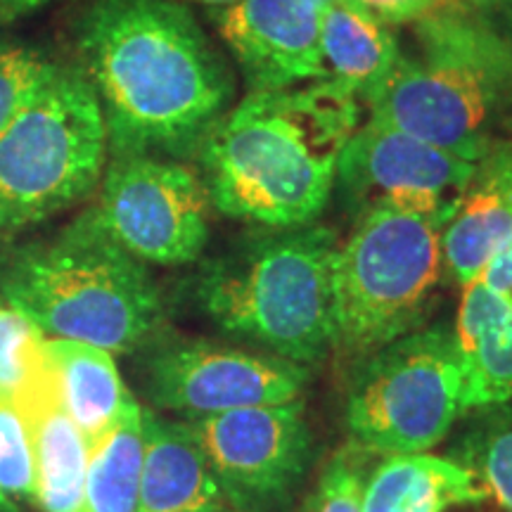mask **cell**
Listing matches in <instances>:
<instances>
[{
  "instance_id": "1",
  "label": "cell",
  "mask_w": 512,
  "mask_h": 512,
  "mask_svg": "<svg viewBox=\"0 0 512 512\" xmlns=\"http://www.w3.org/2000/svg\"><path fill=\"white\" fill-rule=\"evenodd\" d=\"M79 53L110 155L185 162L233 107L226 60L176 0H95L79 24Z\"/></svg>"
},
{
  "instance_id": "2",
  "label": "cell",
  "mask_w": 512,
  "mask_h": 512,
  "mask_svg": "<svg viewBox=\"0 0 512 512\" xmlns=\"http://www.w3.org/2000/svg\"><path fill=\"white\" fill-rule=\"evenodd\" d=\"M361 110L363 100L330 79L247 93L197 150L214 209L256 228L316 223Z\"/></svg>"
},
{
  "instance_id": "3",
  "label": "cell",
  "mask_w": 512,
  "mask_h": 512,
  "mask_svg": "<svg viewBox=\"0 0 512 512\" xmlns=\"http://www.w3.org/2000/svg\"><path fill=\"white\" fill-rule=\"evenodd\" d=\"M366 105L368 117L479 162L512 140V69L477 10L444 5L413 22V48Z\"/></svg>"
},
{
  "instance_id": "4",
  "label": "cell",
  "mask_w": 512,
  "mask_h": 512,
  "mask_svg": "<svg viewBox=\"0 0 512 512\" xmlns=\"http://www.w3.org/2000/svg\"><path fill=\"white\" fill-rule=\"evenodd\" d=\"M5 304L46 337L131 354L155 337L162 294L143 261L102 228L95 209L55 238L19 247L0 271Z\"/></svg>"
},
{
  "instance_id": "5",
  "label": "cell",
  "mask_w": 512,
  "mask_h": 512,
  "mask_svg": "<svg viewBox=\"0 0 512 512\" xmlns=\"http://www.w3.org/2000/svg\"><path fill=\"white\" fill-rule=\"evenodd\" d=\"M337 230L320 223L256 228L209 259L197 306L226 335L309 368L332 354Z\"/></svg>"
},
{
  "instance_id": "6",
  "label": "cell",
  "mask_w": 512,
  "mask_h": 512,
  "mask_svg": "<svg viewBox=\"0 0 512 512\" xmlns=\"http://www.w3.org/2000/svg\"><path fill=\"white\" fill-rule=\"evenodd\" d=\"M448 221L394 207L356 216L332 268V354L342 366L425 325L446 275Z\"/></svg>"
},
{
  "instance_id": "7",
  "label": "cell",
  "mask_w": 512,
  "mask_h": 512,
  "mask_svg": "<svg viewBox=\"0 0 512 512\" xmlns=\"http://www.w3.org/2000/svg\"><path fill=\"white\" fill-rule=\"evenodd\" d=\"M110 159L105 117L74 64L48 62L0 133V228H27L86 200Z\"/></svg>"
},
{
  "instance_id": "8",
  "label": "cell",
  "mask_w": 512,
  "mask_h": 512,
  "mask_svg": "<svg viewBox=\"0 0 512 512\" xmlns=\"http://www.w3.org/2000/svg\"><path fill=\"white\" fill-rule=\"evenodd\" d=\"M465 408V368L451 325H422L349 370L344 418L370 456H418L448 439Z\"/></svg>"
},
{
  "instance_id": "9",
  "label": "cell",
  "mask_w": 512,
  "mask_h": 512,
  "mask_svg": "<svg viewBox=\"0 0 512 512\" xmlns=\"http://www.w3.org/2000/svg\"><path fill=\"white\" fill-rule=\"evenodd\" d=\"M209 190L181 159L110 155L95 214L102 228L143 264L183 266L209 242Z\"/></svg>"
},
{
  "instance_id": "10",
  "label": "cell",
  "mask_w": 512,
  "mask_h": 512,
  "mask_svg": "<svg viewBox=\"0 0 512 512\" xmlns=\"http://www.w3.org/2000/svg\"><path fill=\"white\" fill-rule=\"evenodd\" d=\"M188 422L235 512L285 508L316 458V437L302 399Z\"/></svg>"
},
{
  "instance_id": "11",
  "label": "cell",
  "mask_w": 512,
  "mask_h": 512,
  "mask_svg": "<svg viewBox=\"0 0 512 512\" xmlns=\"http://www.w3.org/2000/svg\"><path fill=\"white\" fill-rule=\"evenodd\" d=\"M311 370L261 349L207 339H174L145 358L152 403L188 420L302 399Z\"/></svg>"
},
{
  "instance_id": "12",
  "label": "cell",
  "mask_w": 512,
  "mask_h": 512,
  "mask_svg": "<svg viewBox=\"0 0 512 512\" xmlns=\"http://www.w3.org/2000/svg\"><path fill=\"white\" fill-rule=\"evenodd\" d=\"M477 164L368 117L344 147L335 190L354 219L375 207L451 219Z\"/></svg>"
},
{
  "instance_id": "13",
  "label": "cell",
  "mask_w": 512,
  "mask_h": 512,
  "mask_svg": "<svg viewBox=\"0 0 512 512\" xmlns=\"http://www.w3.org/2000/svg\"><path fill=\"white\" fill-rule=\"evenodd\" d=\"M209 17L238 64L247 93L325 79L320 8L313 0H238L211 8Z\"/></svg>"
},
{
  "instance_id": "14",
  "label": "cell",
  "mask_w": 512,
  "mask_h": 512,
  "mask_svg": "<svg viewBox=\"0 0 512 512\" xmlns=\"http://www.w3.org/2000/svg\"><path fill=\"white\" fill-rule=\"evenodd\" d=\"M27 418L36 465V505L43 512H86V439L64 406L53 361L17 396Z\"/></svg>"
},
{
  "instance_id": "15",
  "label": "cell",
  "mask_w": 512,
  "mask_h": 512,
  "mask_svg": "<svg viewBox=\"0 0 512 512\" xmlns=\"http://www.w3.org/2000/svg\"><path fill=\"white\" fill-rule=\"evenodd\" d=\"M512 240V140L479 159L451 221L446 223V278L467 285Z\"/></svg>"
},
{
  "instance_id": "16",
  "label": "cell",
  "mask_w": 512,
  "mask_h": 512,
  "mask_svg": "<svg viewBox=\"0 0 512 512\" xmlns=\"http://www.w3.org/2000/svg\"><path fill=\"white\" fill-rule=\"evenodd\" d=\"M143 427L140 512L233 510L188 420H164L143 408Z\"/></svg>"
},
{
  "instance_id": "17",
  "label": "cell",
  "mask_w": 512,
  "mask_h": 512,
  "mask_svg": "<svg viewBox=\"0 0 512 512\" xmlns=\"http://www.w3.org/2000/svg\"><path fill=\"white\" fill-rule=\"evenodd\" d=\"M453 335L465 368V408L512 401V297L475 278L463 285Z\"/></svg>"
},
{
  "instance_id": "18",
  "label": "cell",
  "mask_w": 512,
  "mask_h": 512,
  "mask_svg": "<svg viewBox=\"0 0 512 512\" xmlns=\"http://www.w3.org/2000/svg\"><path fill=\"white\" fill-rule=\"evenodd\" d=\"M320 53L325 79L344 83L366 105L392 74L401 46L394 27L354 0H332L320 10Z\"/></svg>"
},
{
  "instance_id": "19",
  "label": "cell",
  "mask_w": 512,
  "mask_h": 512,
  "mask_svg": "<svg viewBox=\"0 0 512 512\" xmlns=\"http://www.w3.org/2000/svg\"><path fill=\"white\" fill-rule=\"evenodd\" d=\"M486 501L475 477L446 456L382 458L370 467L363 512H446L456 505Z\"/></svg>"
},
{
  "instance_id": "20",
  "label": "cell",
  "mask_w": 512,
  "mask_h": 512,
  "mask_svg": "<svg viewBox=\"0 0 512 512\" xmlns=\"http://www.w3.org/2000/svg\"><path fill=\"white\" fill-rule=\"evenodd\" d=\"M46 354L60 380L64 406L91 453L133 401L114 363V354L93 344L55 337L46 339Z\"/></svg>"
},
{
  "instance_id": "21",
  "label": "cell",
  "mask_w": 512,
  "mask_h": 512,
  "mask_svg": "<svg viewBox=\"0 0 512 512\" xmlns=\"http://www.w3.org/2000/svg\"><path fill=\"white\" fill-rule=\"evenodd\" d=\"M143 458V406L133 399L88 458L86 512H140Z\"/></svg>"
},
{
  "instance_id": "22",
  "label": "cell",
  "mask_w": 512,
  "mask_h": 512,
  "mask_svg": "<svg viewBox=\"0 0 512 512\" xmlns=\"http://www.w3.org/2000/svg\"><path fill=\"white\" fill-rule=\"evenodd\" d=\"M446 458L465 467L505 512H512V401L467 411L448 434Z\"/></svg>"
},
{
  "instance_id": "23",
  "label": "cell",
  "mask_w": 512,
  "mask_h": 512,
  "mask_svg": "<svg viewBox=\"0 0 512 512\" xmlns=\"http://www.w3.org/2000/svg\"><path fill=\"white\" fill-rule=\"evenodd\" d=\"M36 505V465L27 418L17 401L0 392V510Z\"/></svg>"
},
{
  "instance_id": "24",
  "label": "cell",
  "mask_w": 512,
  "mask_h": 512,
  "mask_svg": "<svg viewBox=\"0 0 512 512\" xmlns=\"http://www.w3.org/2000/svg\"><path fill=\"white\" fill-rule=\"evenodd\" d=\"M46 332L15 306L0 304V392L12 399L48 363Z\"/></svg>"
},
{
  "instance_id": "25",
  "label": "cell",
  "mask_w": 512,
  "mask_h": 512,
  "mask_svg": "<svg viewBox=\"0 0 512 512\" xmlns=\"http://www.w3.org/2000/svg\"><path fill=\"white\" fill-rule=\"evenodd\" d=\"M368 456L354 441L335 451L299 512H363Z\"/></svg>"
},
{
  "instance_id": "26",
  "label": "cell",
  "mask_w": 512,
  "mask_h": 512,
  "mask_svg": "<svg viewBox=\"0 0 512 512\" xmlns=\"http://www.w3.org/2000/svg\"><path fill=\"white\" fill-rule=\"evenodd\" d=\"M48 62L46 55L27 43L0 36V133L27 100Z\"/></svg>"
},
{
  "instance_id": "27",
  "label": "cell",
  "mask_w": 512,
  "mask_h": 512,
  "mask_svg": "<svg viewBox=\"0 0 512 512\" xmlns=\"http://www.w3.org/2000/svg\"><path fill=\"white\" fill-rule=\"evenodd\" d=\"M363 10L389 24V27H401V24H413L437 10L434 0H354Z\"/></svg>"
},
{
  "instance_id": "28",
  "label": "cell",
  "mask_w": 512,
  "mask_h": 512,
  "mask_svg": "<svg viewBox=\"0 0 512 512\" xmlns=\"http://www.w3.org/2000/svg\"><path fill=\"white\" fill-rule=\"evenodd\" d=\"M477 12L484 17L486 27H489L491 34L496 36V41L501 43L503 53L508 57V64L512 69V0L496 5V8L477 10Z\"/></svg>"
},
{
  "instance_id": "29",
  "label": "cell",
  "mask_w": 512,
  "mask_h": 512,
  "mask_svg": "<svg viewBox=\"0 0 512 512\" xmlns=\"http://www.w3.org/2000/svg\"><path fill=\"white\" fill-rule=\"evenodd\" d=\"M484 285L494 287V290L508 292L512 297V240L498 252L494 259L486 264L482 273L477 275Z\"/></svg>"
},
{
  "instance_id": "30",
  "label": "cell",
  "mask_w": 512,
  "mask_h": 512,
  "mask_svg": "<svg viewBox=\"0 0 512 512\" xmlns=\"http://www.w3.org/2000/svg\"><path fill=\"white\" fill-rule=\"evenodd\" d=\"M55 0H0V22H12V19L31 15V12L46 8Z\"/></svg>"
},
{
  "instance_id": "31",
  "label": "cell",
  "mask_w": 512,
  "mask_h": 512,
  "mask_svg": "<svg viewBox=\"0 0 512 512\" xmlns=\"http://www.w3.org/2000/svg\"><path fill=\"white\" fill-rule=\"evenodd\" d=\"M465 5H470L472 10H489V8H496V5L501 3H508V0H463Z\"/></svg>"
},
{
  "instance_id": "32",
  "label": "cell",
  "mask_w": 512,
  "mask_h": 512,
  "mask_svg": "<svg viewBox=\"0 0 512 512\" xmlns=\"http://www.w3.org/2000/svg\"><path fill=\"white\" fill-rule=\"evenodd\" d=\"M176 3H200L207 5V8H228V5L238 3V0H176Z\"/></svg>"
},
{
  "instance_id": "33",
  "label": "cell",
  "mask_w": 512,
  "mask_h": 512,
  "mask_svg": "<svg viewBox=\"0 0 512 512\" xmlns=\"http://www.w3.org/2000/svg\"><path fill=\"white\" fill-rule=\"evenodd\" d=\"M437 3V8H444V5H456V3H463V0H434Z\"/></svg>"
},
{
  "instance_id": "34",
  "label": "cell",
  "mask_w": 512,
  "mask_h": 512,
  "mask_svg": "<svg viewBox=\"0 0 512 512\" xmlns=\"http://www.w3.org/2000/svg\"><path fill=\"white\" fill-rule=\"evenodd\" d=\"M313 3H316V5H318V8H320V10H323V8H325V5H330V3H332V0H313Z\"/></svg>"
},
{
  "instance_id": "35",
  "label": "cell",
  "mask_w": 512,
  "mask_h": 512,
  "mask_svg": "<svg viewBox=\"0 0 512 512\" xmlns=\"http://www.w3.org/2000/svg\"><path fill=\"white\" fill-rule=\"evenodd\" d=\"M228 512H235V510H228Z\"/></svg>"
},
{
  "instance_id": "36",
  "label": "cell",
  "mask_w": 512,
  "mask_h": 512,
  "mask_svg": "<svg viewBox=\"0 0 512 512\" xmlns=\"http://www.w3.org/2000/svg\"><path fill=\"white\" fill-rule=\"evenodd\" d=\"M0 512H3V510H0Z\"/></svg>"
}]
</instances>
